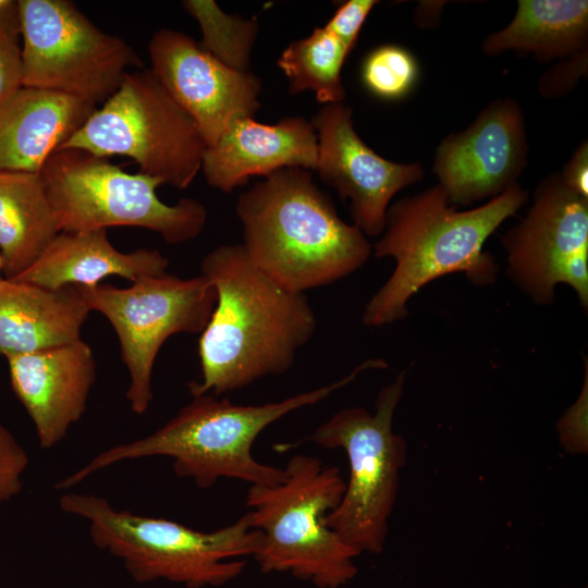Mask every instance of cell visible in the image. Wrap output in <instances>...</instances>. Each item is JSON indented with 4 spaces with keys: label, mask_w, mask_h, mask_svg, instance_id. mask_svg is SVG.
Here are the masks:
<instances>
[{
    "label": "cell",
    "mask_w": 588,
    "mask_h": 588,
    "mask_svg": "<svg viewBox=\"0 0 588 588\" xmlns=\"http://www.w3.org/2000/svg\"><path fill=\"white\" fill-rule=\"evenodd\" d=\"M200 271L216 303L198 340L201 378L188 383L192 396H219L285 373L317 327L305 293L258 268L242 244L212 249Z\"/></svg>",
    "instance_id": "6da1fadb"
},
{
    "label": "cell",
    "mask_w": 588,
    "mask_h": 588,
    "mask_svg": "<svg viewBox=\"0 0 588 588\" xmlns=\"http://www.w3.org/2000/svg\"><path fill=\"white\" fill-rule=\"evenodd\" d=\"M387 367L383 358H370L330 384L260 405H237L210 393L194 395L152 433L98 453L54 488L65 491L114 464L156 456L171 458L174 474L192 479L201 489H209L223 478L250 486L279 483L284 478V468L264 464L253 456L252 448L258 436L285 415L327 399L362 372Z\"/></svg>",
    "instance_id": "7a4b0ae2"
},
{
    "label": "cell",
    "mask_w": 588,
    "mask_h": 588,
    "mask_svg": "<svg viewBox=\"0 0 588 588\" xmlns=\"http://www.w3.org/2000/svg\"><path fill=\"white\" fill-rule=\"evenodd\" d=\"M527 200V191L516 183L482 206L458 211L436 184L390 205L373 254L392 257L395 268L368 301L363 322L380 327L403 319L415 293L450 273L463 272L476 285L492 284L499 267L485 243Z\"/></svg>",
    "instance_id": "3957f363"
},
{
    "label": "cell",
    "mask_w": 588,
    "mask_h": 588,
    "mask_svg": "<svg viewBox=\"0 0 588 588\" xmlns=\"http://www.w3.org/2000/svg\"><path fill=\"white\" fill-rule=\"evenodd\" d=\"M243 247L250 260L290 290L330 285L358 270L372 247L343 221L309 170L280 169L236 201Z\"/></svg>",
    "instance_id": "277c9868"
},
{
    "label": "cell",
    "mask_w": 588,
    "mask_h": 588,
    "mask_svg": "<svg viewBox=\"0 0 588 588\" xmlns=\"http://www.w3.org/2000/svg\"><path fill=\"white\" fill-rule=\"evenodd\" d=\"M60 509L86 520L93 543L120 559L138 583L164 579L188 588L224 585L242 574L241 558L257 553L262 534L246 513L212 531L117 510L96 494L65 492Z\"/></svg>",
    "instance_id": "5b68a950"
},
{
    "label": "cell",
    "mask_w": 588,
    "mask_h": 588,
    "mask_svg": "<svg viewBox=\"0 0 588 588\" xmlns=\"http://www.w3.org/2000/svg\"><path fill=\"white\" fill-rule=\"evenodd\" d=\"M345 480L336 466L294 455L281 482L250 486V524L262 534L254 559L264 573H289L318 588H340L357 574L360 553L326 525L340 503Z\"/></svg>",
    "instance_id": "8992f818"
},
{
    "label": "cell",
    "mask_w": 588,
    "mask_h": 588,
    "mask_svg": "<svg viewBox=\"0 0 588 588\" xmlns=\"http://www.w3.org/2000/svg\"><path fill=\"white\" fill-rule=\"evenodd\" d=\"M62 232L135 226L158 233L169 244L196 238L207 223V209L195 198L174 205L160 200L163 182L132 174L75 148L53 152L39 171Z\"/></svg>",
    "instance_id": "52a82bcc"
},
{
    "label": "cell",
    "mask_w": 588,
    "mask_h": 588,
    "mask_svg": "<svg viewBox=\"0 0 588 588\" xmlns=\"http://www.w3.org/2000/svg\"><path fill=\"white\" fill-rule=\"evenodd\" d=\"M405 373L382 388L376 411L346 407L321 424L309 437L326 449L347 455L350 478L339 505L326 525L359 553H380L406 463V443L393 430V417L404 392Z\"/></svg>",
    "instance_id": "ba28073f"
},
{
    "label": "cell",
    "mask_w": 588,
    "mask_h": 588,
    "mask_svg": "<svg viewBox=\"0 0 588 588\" xmlns=\"http://www.w3.org/2000/svg\"><path fill=\"white\" fill-rule=\"evenodd\" d=\"M61 148L128 157L140 173L185 189L201 170L206 143L154 73L139 69L125 75Z\"/></svg>",
    "instance_id": "9c48e42d"
},
{
    "label": "cell",
    "mask_w": 588,
    "mask_h": 588,
    "mask_svg": "<svg viewBox=\"0 0 588 588\" xmlns=\"http://www.w3.org/2000/svg\"><path fill=\"white\" fill-rule=\"evenodd\" d=\"M22 86L69 95L96 106L142 68L122 38L97 27L69 0H17Z\"/></svg>",
    "instance_id": "30bf717a"
},
{
    "label": "cell",
    "mask_w": 588,
    "mask_h": 588,
    "mask_svg": "<svg viewBox=\"0 0 588 588\" xmlns=\"http://www.w3.org/2000/svg\"><path fill=\"white\" fill-rule=\"evenodd\" d=\"M90 311L107 318L119 339L130 375L126 399L142 415L154 400L152 371L163 343L176 333H200L209 321L216 291L201 274L181 279L167 272L127 287L78 286Z\"/></svg>",
    "instance_id": "8fae6325"
},
{
    "label": "cell",
    "mask_w": 588,
    "mask_h": 588,
    "mask_svg": "<svg viewBox=\"0 0 588 588\" xmlns=\"http://www.w3.org/2000/svg\"><path fill=\"white\" fill-rule=\"evenodd\" d=\"M510 279L538 304L569 285L588 307V199L554 172L537 185L526 216L502 236Z\"/></svg>",
    "instance_id": "7c38bea8"
},
{
    "label": "cell",
    "mask_w": 588,
    "mask_h": 588,
    "mask_svg": "<svg viewBox=\"0 0 588 588\" xmlns=\"http://www.w3.org/2000/svg\"><path fill=\"white\" fill-rule=\"evenodd\" d=\"M148 53L149 70L193 120L206 147L260 108L261 81L254 73L225 65L183 32L158 29Z\"/></svg>",
    "instance_id": "4fadbf2b"
},
{
    "label": "cell",
    "mask_w": 588,
    "mask_h": 588,
    "mask_svg": "<svg viewBox=\"0 0 588 588\" xmlns=\"http://www.w3.org/2000/svg\"><path fill=\"white\" fill-rule=\"evenodd\" d=\"M524 111L515 99L491 101L464 131L436 149L432 171L448 201L467 206L489 200L512 185L527 164Z\"/></svg>",
    "instance_id": "5bb4252c"
},
{
    "label": "cell",
    "mask_w": 588,
    "mask_h": 588,
    "mask_svg": "<svg viewBox=\"0 0 588 588\" xmlns=\"http://www.w3.org/2000/svg\"><path fill=\"white\" fill-rule=\"evenodd\" d=\"M310 123L317 134L319 177L348 200L353 224L365 235L382 234L391 199L422 180V167L379 156L358 136L353 111L342 102L323 105Z\"/></svg>",
    "instance_id": "9a60e30c"
},
{
    "label": "cell",
    "mask_w": 588,
    "mask_h": 588,
    "mask_svg": "<svg viewBox=\"0 0 588 588\" xmlns=\"http://www.w3.org/2000/svg\"><path fill=\"white\" fill-rule=\"evenodd\" d=\"M12 389L42 449L58 445L84 415L96 360L83 340L7 358Z\"/></svg>",
    "instance_id": "2e32d148"
},
{
    "label": "cell",
    "mask_w": 588,
    "mask_h": 588,
    "mask_svg": "<svg viewBox=\"0 0 588 588\" xmlns=\"http://www.w3.org/2000/svg\"><path fill=\"white\" fill-rule=\"evenodd\" d=\"M317 157V134L310 121L284 117L275 124H265L243 118L206 147L200 171L211 187L229 193L250 176L266 177L284 168L313 171Z\"/></svg>",
    "instance_id": "e0dca14e"
},
{
    "label": "cell",
    "mask_w": 588,
    "mask_h": 588,
    "mask_svg": "<svg viewBox=\"0 0 588 588\" xmlns=\"http://www.w3.org/2000/svg\"><path fill=\"white\" fill-rule=\"evenodd\" d=\"M95 109L69 95L22 86L0 103V171L39 173Z\"/></svg>",
    "instance_id": "ac0fdd59"
},
{
    "label": "cell",
    "mask_w": 588,
    "mask_h": 588,
    "mask_svg": "<svg viewBox=\"0 0 588 588\" xmlns=\"http://www.w3.org/2000/svg\"><path fill=\"white\" fill-rule=\"evenodd\" d=\"M168 258L157 249L120 252L107 230L61 232L41 256L12 280L48 289L93 287L108 277L135 282L166 272Z\"/></svg>",
    "instance_id": "d6986e66"
},
{
    "label": "cell",
    "mask_w": 588,
    "mask_h": 588,
    "mask_svg": "<svg viewBox=\"0 0 588 588\" xmlns=\"http://www.w3.org/2000/svg\"><path fill=\"white\" fill-rule=\"evenodd\" d=\"M90 309L78 286L48 289L0 279V355L5 358L82 339Z\"/></svg>",
    "instance_id": "ffe728a7"
},
{
    "label": "cell",
    "mask_w": 588,
    "mask_h": 588,
    "mask_svg": "<svg viewBox=\"0 0 588 588\" xmlns=\"http://www.w3.org/2000/svg\"><path fill=\"white\" fill-rule=\"evenodd\" d=\"M39 173L0 171V255L12 279L29 268L61 233Z\"/></svg>",
    "instance_id": "44dd1931"
},
{
    "label": "cell",
    "mask_w": 588,
    "mask_h": 588,
    "mask_svg": "<svg viewBox=\"0 0 588 588\" xmlns=\"http://www.w3.org/2000/svg\"><path fill=\"white\" fill-rule=\"evenodd\" d=\"M588 48L587 0H519L510 24L486 37L482 50L530 53L540 61L566 59Z\"/></svg>",
    "instance_id": "7402d4cb"
},
{
    "label": "cell",
    "mask_w": 588,
    "mask_h": 588,
    "mask_svg": "<svg viewBox=\"0 0 588 588\" xmlns=\"http://www.w3.org/2000/svg\"><path fill=\"white\" fill-rule=\"evenodd\" d=\"M348 54L336 36L317 27L309 36L292 41L277 64L289 79L290 94L311 90L323 105L339 103L345 98L341 70Z\"/></svg>",
    "instance_id": "603a6c76"
},
{
    "label": "cell",
    "mask_w": 588,
    "mask_h": 588,
    "mask_svg": "<svg viewBox=\"0 0 588 588\" xmlns=\"http://www.w3.org/2000/svg\"><path fill=\"white\" fill-rule=\"evenodd\" d=\"M183 7L200 26V46L205 50L232 69L248 71L258 33L256 19L242 20L228 15L211 0H186Z\"/></svg>",
    "instance_id": "cb8c5ba5"
},
{
    "label": "cell",
    "mask_w": 588,
    "mask_h": 588,
    "mask_svg": "<svg viewBox=\"0 0 588 588\" xmlns=\"http://www.w3.org/2000/svg\"><path fill=\"white\" fill-rule=\"evenodd\" d=\"M419 65L415 56L397 45H382L364 59L360 77L365 88L383 100H400L415 87Z\"/></svg>",
    "instance_id": "d4e9b609"
},
{
    "label": "cell",
    "mask_w": 588,
    "mask_h": 588,
    "mask_svg": "<svg viewBox=\"0 0 588 588\" xmlns=\"http://www.w3.org/2000/svg\"><path fill=\"white\" fill-rule=\"evenodd\" d=\"M22 87L19 4L0 0V103Z\"/></svg>",
    "instance_id": "484cf974"
},
{
    "label": "cell",
    "mask_w": 588,
    "mask_h": 588,
    "mask_svg": "<svg viewBox=\"0 0 588 588\" xmlns=\"http://www.w3.org/2000/svg\"><path fill=\"white\" fill-rule=\"evenodd\" d=\"M560 443L569 454L588 452V366L585 362V379L576 401L564 412L556 424Z\"/></svg>",
    "instance_id": "4316f807"
},
{
    "label": "cell",
    "mask_w": 588,
    "mask_h": 588,
    "mask_svg": "<svg viewBox=\"0 0 588 588\" xmlns=\"http://www.w3.org/2000/svg\"><path fill=\"white\" fill-rule=\"evenodd\" d=\"M28 464L24 448L0 422V505L20 493Z\"/></svg>",
    "instance_id": "83f0119b"
},
{
    "label": "cell",
    "mask_w": 588,
    "mask_h": 588,
    "mask_svg": "<svg viewBox=\"0 0 588 588\" xmlns=\"http://www.w3.org/2000/svg\"><path fill=\"white\" fill-rule=\"evenodd\" d=\"M587 70L588 48H585L547 70L538 81V93L544 98L563 97L580 78L587 77Z\"/></svg>",
    "instance_id": "f1b7e54d"
},
{
    "label": "cell",
    "mask_w": 588,
    "mask_h": 588,
    "mask_svg": "<svg viewBox=\"0 0 588 588\" xmlns=\"http://www.w3.org/2000/svg\"><path fill=\"white\" fill-rule=\"evenodd\" d=\"M377 3L376 0L345 1L323 27L336 36L351 52L364 22Z\"/></svg>",
    "instance_id": "f546056e"
},
{
    "label": "cell",
    "mask_w": 588,
    "mask_h": 588,
    "mask_svg": "<svg viewBox=\"0 0 588 588\" xmlns=\"http://www.w3.org/2000/svg\"><path fill=\"white\" fill-rule=\"evenodd\" d=\"M559 173L569 191L588 199V143L586 139L578 145Z\"/></svg>",
    "instance_id": "4dcf8cb0"
},
{
    "label": "cell",
    "mask_w": 588,
    "mask_h": 588,
    "mask_svg": "<svg viewBox=\"0 0 588 588\" xmlns=\"http://www.w3.org/2000/svg\"><path fill=\"white\" fill-rule=\"evenodd\" d=\"M444 4L443 1H420L415 11V23L421 28L434 27Z\"/></svg>",
    "instance_id": "1f68e13d"
},
{
    "label": "cell",
    "mask_w": 588,
    "mask_h": 588,
    "mask_svg": "<svg viewBox=\"0 0 588 588\" xmlns=\"http://www.w3.org/2000/svg\"><path fill=\"white\" fill-rule=\"evenodd\" d=\"M1 278H4V277H3V272H2V259H1V255H0V279Z\"/></svg>",
    "instance_id": "d6a6232c"
}]
</instances>
